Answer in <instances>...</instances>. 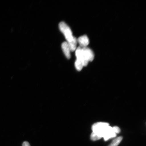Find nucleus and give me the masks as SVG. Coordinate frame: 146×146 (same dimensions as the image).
<instances>
[{"label":"nucleus","instance_id":"1","mask_svg":"<svg viewBox=\"0 0 146 146\" xmlns=\"http://www.w3.org/2000/svg\"><path fill=\"white\" fill-rule=\"evenodd\" d=\"M112 127L109 124L106 123H97L94 124L92 126L93 132L97 133L102 137L108 132L110 130Z\"/></svg>","mask_w":146,"mask_h":146},{"label":"nucleus","instance_id":"2","mask_svg":"<svg viewBox=\"0 0 146 146\" xmlns=\"http://www.w3.org/2000/svg\"><path fill=\"white\" fill-rule=\"evenodd\" d=\"M59 28L60 31L65 36L67 42L72 41L74 36L72 35V31L70 27L64 22L62 21L59 23Z\"/></svg>","mask_w":146,"mask_h":146},{"label":"nucleus","instance_id":"3","mask_svg":"<svg viewBox=\"0 0 146 146\" xmlns=\"http://www.w3.org/2000/svg\"><path fill=\"white\" fill-rule=\"evenodd\" d=\"M84 58L88 62L92 61L94 59V54L90 48L87 47H82Z\"/></svg>","mask_w":146,"mask_h":146},{"label":"nucleus","instance_id":"4","mask_svg":"<svg viewBox=\"0 0 146 146\" xmlns=\"http://www.w3.org/2000/svg\"><path fill=\"white\" fill-rule=\"evenodd\" d=\"M76 60L81 61L83 63L84 66H87L89 62L84 58L82 47L79 46L76 48Z\"/></svg>","mask_w":146,"mask_h":146},{"label":"nucleus","instance_id":"5","mask_svg":"<svg viewBox=\"0 0 146 146\" xmlns=\"http://www.w3.org/2000/svg\"><path fill=\"white\" fill-rule=\"evenodd\" d=\"M78 42L79 43L80 46L81 47H87L89 43L88 37L86 35H83L80 36L77 39Z\"/></svg>","mask_w":146,"mask_h":146},{"label":"nucleus","instance_id":"6","mask_svg":"<svg viewBox=\"0 0 146 146\" xmlns=\"http://www.w3.org/2000/svg\"><path fill=\"white\" fill-rule=\"evenodd\" d=\"M62 48L66 57L68 59H70L71 58V51L68 43L66 42H65L62 43Z\"/></svg>","mask_w":146,"mask_h":146},{"label":"nucleus","instance_id":"7","mask_svg":"<svg viewBox=\"0 0 146 146\" xmlns=\"http://www.w3.org/2000/svg\"><path fill=\"white\" fill-rule=\"evenodd\" d=\"M67 43H68L69 47H70L71 52H74V51L76 50L78 43L77 39H76V37L74 36L72 41Z\"/></svg>","mask_w":146,"mask_h":146},{"label":"nucleus","instance_id":"8","mask_svg":"<svg viewBox=\"0 0 146 146\" xmlns=\"http://www.w3.org/2000/svg\"><path fill=\"white\" fill-rule=\"evenodd\" d=\"M117 134L115 133L113 130L112 127V130L110 132H108L103 137L105 141L109 140L110 139L114 138L116 136Z\"/></svg>","mask_w":146,"mask_h":146},{"label":"nucleus","instance_id":"9","mask_svg":"<svg viewBox=\"0 0 146 146\" xmlns=\"http://www.w3.org/2000/svg\"><path fill=\"white\" fill-rule=\"evenodd\" d=\"M122 139H123L122 137H118L115 138L108 146H117L121 142Z\"/></svg>","mask_w":146,"mask_h":146},{"label":"nucleus","instance_id":"10","mask_svg":"<svg viewBox=\"0 0 146 146\" xmlns=\"http://www.w3.org/2000/svg\"><path fill=\"white\" fill-rule=\"evenodd\" d=\"M75 66L76 70L78 71H81L84 67V65L82 62L78 60H76L75 62Z\"/></svg>","mask_w":146,"mask_h":146},{"label":"nucleus","instance_id":"11","mask_svg":"<svg viewBox=\"0 0 146 146\" xmlns=\"http://www.w3.org/2000/svg\"><path fill=\"white\" fill-rule=\"evenodd\" d=\"M90 138L93 141H96L100 139L102 137L97 133L92 132Z\"/></svg>","mask_w":146,"mask_h":146},{"label":"nucleus","instance_id":"12","mask_svg":"<svg viewBox=\"0 0 146 146\" xmlns=\"http://www.w3.org/2000/svg\"><path fill=\"white\" fill-rule=\"evenodd\" d=\"M113 129L114 132L116 133V134L119 133L120 132V129L118 127L115 126L113 127Z\"/></svg>","mask_w":146,"mask_h":146},{"label":"nucleus","instance_id":"13","mask_svg":"<svg viewBox=\"0 0 146 146\" xmlns=\"http://www.w3.org/2000/svg\"><path fill=\"white\" fill-rule=\"evenodd\" d=\"M23 146H31L28 142L25 141L23 144Z\"/></svg>","mask_w":146,"mask_h":146}]
</instances>
